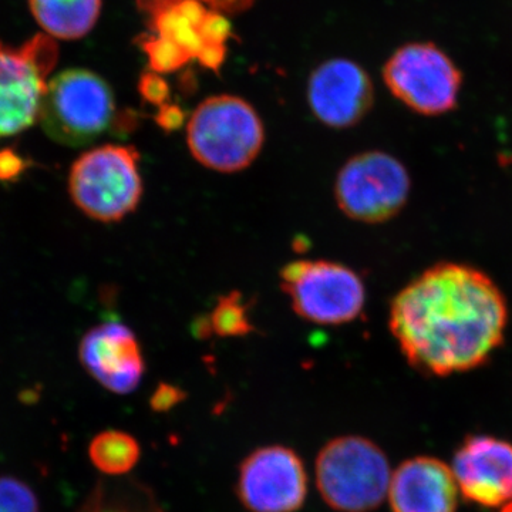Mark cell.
<instances>
[{
  "mask_svg": "<svg viewBox=\"0 0 512 512\" xmlns=\"http://www.w3.org/2000/svg\"><path fill=\"white\" fill-rule=\"evenodd\" d=\"M140 46L148 57L151 69L158 74L177 72L191 62L173 43L153 33L140 39Z\"/></svg>",
  "mask_w": 512,
  "mask_h": 512,
  "instance_id": "obj_19",
  "label": "cell"
},
{
  "mask_svg": "<svg viewBox=\"0 0 512 512\" xmlns=\"http://www.w3.org/2000/svg\"><path fill=\"white\" fill-rule=\"evenodd\" d=\"M39 121L57 143L82 147L117 126L119 114L113 90L103 77L86 69H70L47 84Z\"/></svg>",
  "mask_w": 512,
  "mask_h": 512,
  "instance_id": "obj_4",
  "label": "cell"
},
{
  "mask_svg": "<svg viewBox=\"0 0 512 512\" xmlns=\"http://www.w3.org/2000/svg\"><path fill=\"white\" fill-rule=\"evenodd\" d=\"M80 362L89 375L116 394H130L146 373L143 350L133 330L120 322H104L83 336Z\"/></svg>",
  "mask_w": 512,
  "mask_h": 512,
  "instance_id": "obj_13",
  "label": "cell"
},
{
  "mask_svg": "<svg viewBox=\"0 0 512 512\" xmlns=\"http://www.w3.org/2000/svg\"><path fill=\"white\" fill-rule=\"evenodd\" d=\"M184 120V111L180 107L175 106V104L167 103L160 107L156 117L158 127L163 128L167 133L183 127Z\"/></svg>",
  "mask_w": 512,
  "mask_h": 512,
  "instance_id": "obj_23",
  "label": "cell"
},
{
  "mask_svg": "<svg viewBox=\"0 0 512 512\" xmlns=\"http://www.w3.org/2000/svg\"><path fill=\"white\" fill-rule=\"evenodd\" d=\"M508 318L507 299L490 276L440 262L394 296L389 328L417 372L447 377L485 365L503 345Z\"/></svg>",
  "mask_w": 512,
  "mask_h": 512,
  "instance_id": "obj_1",
  "label": "cell"
},
{
  "mask_svg": "<svg viewBox=\"0 0 512 512\" xmlns=\"http://www.w3.org/2000/svg\"><path fill=\"white\" fill-rule=\"evenodd\" d=\"M138 89H140L143 99L154 106H163L170 96V87L156 72L144 74L138 84Z\"/></svg>",
  "mask_w": 512,
  "mask_h": 512,
  "instance_id": "obj_21",
  "label": "cell"
},
{
  "mask_svg": "<svg viewBox=\"0 0 512 512\" xmlns=\"http://www.w3.org/2000/svg\"><path fill=\"white\" fill-rule=\"evenodd\" d=\"M80 512H164L153 491L140 481H100Z\"/></svg>",
  "mask_w": 512,
  "mask_h": 512,
  "instance_id": "obj_16",
  "label": "cell"
},
{
  "mask_svg": "<svg viewBox=\"0 0 512 512\" xmlns=\"http://www.w3.org/2000/svg\"><path fill=\"white\" fill-rule=\"evenodd\" d=\"M57 57L55 39L47 35L20 46L0 42V138L16 136L39 120Z\"/></svg>",
  "mask_w": 512,
  "mask_h": 512,
  "instance_id": "obj_9",
  "label": "cell"
},
{
  "mask_svg": "<svg viewBox=\"0 0 512 512\" xmlns=\"http://www.w3.org/2000/svg\"><path fill=\"white\" fill-rule=\"evenodd\" d=\"M184 392L178 387L171 386V384L161 383L157 387L156 392L153 393L150 400V406L156 412H168L173 409L178 403L183 402Z\"/></svg>",
  "mask_w": 512,
  "mask_h": 512,
  "instance_id": "obj_22",
  "label": "cell"
},
{
  "mask_svg": "<svg viewBox=\"0 0 512 512\" xmlns=\"http://www.w3.org/2000/svg\"><path fill=\"white\" fill-rule=\"evenodd\" d=\"M0 512H40L39 498L25 481L0 476Z\"/></svg>",
  "mask_w": 512,
  "mask_h": 512,
  "instance_id": "obj_20",
  "label": "cell"
},
{
  "mask_svg": "<svg viewBox=\"0 0 512 512\" xmlns=\"http://www.w3.org/2000/svg\"><path fill=\"white\" fill-rule=\"evenodd\" d=\"M69 191L87 217L100 222L123 220L136 211L143 197L140 154L119 144L86 151L72 165Z\"/></svg>",
  "mask_w": 512,
  "mask_h": 512,
  "instance_id": "obj_5",
  "label": "cell"
},
{
  "mask_svg": "<svg viewBox=\"0 0 512 512\" xmlns=\"http://www.w3.org/2000/svg\"><path fill=\"white\" fill-rule=\"evenodd\" d=\"M308 103L320 123L343 130L365 119L375 103V89L362 66L338 57L313 70L308 82Z\"/></svg>",
  "mask_w": 512,
  "mask_h": 512,
  "instance_id": "obj_11",
  "label": "cell"
},
{
  "mask_svg": "<svg viewBox=\"0 0 512 512\" xmlns=\"http://www.w3.org/2000/svg\"><path fill=\"white\" fill-rule=\"evenodd\" d=\"M392 470L382 448L362 436H340L320 448L315 483L336 512H372L389 494Z\"/></svg>",
  "mask_w": 512,
  "mask_h": 512,
  "instance_id": "obj_2",
  "label": "cell"
},
{
  "mask_svg": "<svg viewBox=\"0 0 512 512\" xmlns=\"http://www.w3.org/2000/svg\"><path fill=\"white\" fill-rule=\"evenodd\" d=\"M458 490L478 507H503L512 501V443L487 434H471L453 460Z\"/></svg>",
  "mask_w": 512,
  "mask_h": 512,
  "instance_id": "obj_12",
  "label": "cell"
},
{
  "mask_svg": "<svg viewBox=\"0 0 512 512\" xmlns=\"http://www.w3.org/2000/svg\"><path fill=\"white\" fill-rule=\"evenodd\" d=\"M141 447L136 437L121 430H104L89 444V458L100 473L124 477L137 466Z\"/></svg>",
  "mask_w": 512,
  "mask_h": 512,
  "instance_id": "obj_17",
  "label": "cell"
},
{
  "mask_svg": "<svg viewBox=\"0 0 512 512\" xmlns=\"http://www.w3.org/2000/svg\"><path fill=\"white\" fill-rule=\"evenodd\" d=\"M412 192L406 165L384 151L349 158L335 180L338 207L350 220L382 224L400 214Z\"/></svg>",
  "mask_w": 512,
  "mask_h": 512,
  "instance_id": "obj_6",
  "label": "cell"
},
{
  "mask_svg": "<svg viewBox=\"0 0 512 512\" xmlns=\"http://www.w3.org/2000/svg\"><path fill=\"white\" fill-rule=\"evenodd\" d=\"M22 170V161L12 153L0 154V178H12Z\"/></svg>",
  "mask_w": 512,
  "mask_h": 512,
  "instance_id": "obj_25",
  "label": "cell"
},
{
  "mask_svg": "<svg viewBox=\"0 0 512 512\" xmlns=\"http://www.w3.org/2000/svg\"><path fill=\"white\" fill-rule=\"evenodd\" d=\"M293 311L318 325H345L359 318L366 288L353 269L329 261H295L281 271Z\"/></svg>",
  "mask_w": 512,
  "mask_h": 512,
  "instance_id": "obj_8",
  "label": "cell"
},
{
  "mask_svg": "<svg viewBox=\"0 0 512 512\" xmlns=\"http://www.w3.org/2000/svg\"><path fill=\"white\" fill-rule=\"evenodd\" d=\"M501 512H512V501L510 503L503 505V510Z\"/></svg>",
  "mask_w": 512,
  "mask_h": 512,
  "instance_id": "obj_26",
  "label": "cell"
},
{
  "mask_svg": "<svg viewBox=\"0 0 512 512\" xmlns=\"http://www.w3.org/2000/svg\"><path fill=\"white\" fill-rule=\"evenodd\" d=\"M29 8L47 36L76 40L96 26L101 0H29Z\"/></svg>",
  "mask_w": 512,
  "mask_h": 512,
  "instance_id": "obj_15",
  "label": "cell"
},
{
  "mask_svg": "<svg viewBox=\"0 0 512 512\" xmlns=\"http://www.w3.org/2000/svg\"><path fill=\"white\" fill-rule=\"evenodd\" d=\"M387 89L407 109L437 117L457 107L463 76L456 63L434 43L399 47L384 64Z\"/></svg>",
  "mask_w": 512,
  "mask_h": 512,
  "instance_id": "obj_7",
  "label": "cell"
},
{
  "mask_svg": "<svg viewBox=\"0 0 512 512\" xmlns=\"http://www.w3.org/2000/svg\"><path fill=\"white\" fill-rule=\"evenodd\" d=\"M192 157L218 173H238L254 163L265 143V127L247 100L229 94L202 101L187 123Z\"/></svg>",
  "mask_w": 512,
  "mask_h": 512,
  "instance_id": "obj_3",
  "label": "cell"
},
{
  "mask_svg": "<svg viewBox=\"0 0 512 512\" xmlns=\"http://www.w3.org/2000/svg\"><path fill=\"white\" fill-rule=\"evenodd\" d=\"M308 491L305 464L291 447L256 448L239 466L238 500L249 512H298Z\"/></svg>",
  "mask_w": 512,
  "mask_h": 512,
  "instance_id": "obj_10",
  "label": "cell"
},
{
  "mask_svg": "<svg viewBox=\"0 0 512 512\" xmlns=\"http://www.w3.org/2000/svg\"><path fill=\"white\" fill-rule=\"evenodd\" d=\"M458 485L453 470L436 457L403 461L392 473V512H457Z\"/></svg>",
  "mask_w": 512,
  "mask_h": 512,
  "instance_id": "obj_14",
  "label": "cell"
},
{
  "mask_svg": "<svg viewBox=\"0 0 512 512\" xmlns=\"http://www.w3.org/2000/svg\"><path fill=\"white\" fill-rule=\"evenodd\" d=\"M198 2L224 15H231V13L244 12L255 0H198Z\"/></svg>",
  "mask_w": 512,
  "mask_h": 512,
  "instance_id": "obj_24",
  "label": "cell"
},
{
  "mask_svg": "<svg viewBox=\"0 0 512 512\" xmlns=\"http://www.w3.org/2000/svg\"><path fill=\"white\" fill-rule=\"evenodd\" d=\"M211 333L221 338L245 336L254 330L249 320L248 309L239 292H231L222 296L214 311L208 316Z\"/></svg>",
  "mask_w": 512,
  "mask_h": 512,
  "instance_id": "obj_18",
  "label": "cell"
}]
</instances>
